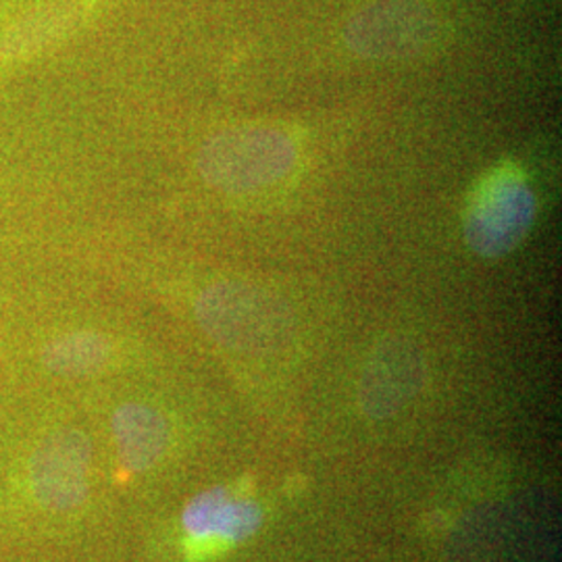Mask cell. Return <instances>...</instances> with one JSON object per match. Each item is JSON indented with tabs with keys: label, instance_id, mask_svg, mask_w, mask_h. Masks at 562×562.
<instances>
[{
	"label": "cell",
	"instance_id": "6da1fadb",
	"mask_svg": "<svg viewBox=\"0 0 562 562\" xmlns=\"http://www.w3.org/2000/svg\"><path fill=\"white\" fill-rule=\"evenodd\" d=\"M101 438L71 417L0 427V546L55 550L83 533L101 503Z\"/></svg>",
	"mask_w": 562,
	"mask_h": 562
},
{
	"label": "cell",
	"instance_id": "7a4b0ae2",
	"mask_svg": "<svg viewBox=\"0 0 562 562\" xmlns=\"http://www.w3.org/2000/svg\"><path fill=\"white\" fill-rule=\"evenodd\" d=\"M202 331L232 352L261 355L288 340V306L267 288L244 280L206 285L194 301Z\"/></svg>",
	"mask_w": 562,
	"mask_h": 562
},
{
	"label": "cell",
	"instance_id": "3957f363",
	"mask_svg": "<svg viewBox=\"0 0 562 562\" xmlns=\"http://www.w3.org/2000/svg\"><path fill=\"white\" fill-rule=\"evenodd\" d=\"M299 161V146L280 127L240 125L202 144L196 167L211 188L244 194L285 180Z\"/></svg>",
	"mask_w": 562,
	"mask_h": 562
},
{
	"label": "cell",
	"instance_id": "277c9868",
	"mask_svg": "<svg viewBox=\"0 0 562 562\" xmlns=\"http://www.w3.org/2000/svg\"><path fill=\"white\" fill-rule=\"evenodd\" d=\"M181 425L162 404L125 398L104 419L102 454L127 482H146L167 471L181 452Z\"/></svg>",
	"mask_w": 562,
	"mask_h": 562
},
{
	"label": "cell",
	"instance_id": "5b68a950",
	"mask_svg": "<svg viewBox=\"0 0 562 562\" xmlns=\"http://www.w3.org/2000/svg\"><path fill=\"white\" fill-rule=\"evenodd\" d=\"M261 504L227 485L188 498L171 522V546L181 562H206L248 542L262 527Z\"/></svg>",
	"mask_w": 562,
	"mask_h": 562
},
{
	"label": "cell",
	"instance_id": "8992f818",
	"mask_svg": "<svg viewBox=\"0 0 562 562\" xmlns=\"http://www.w3.org/2000/svg\"><path fill=\"white\" fill-rule=\"evenodd\" d=\"M538 217V196L521 171L501 167L475 190L464 217V240L482 259L510 255Z\"/></svg>",
	"mask_w": 562,
	"mask_h": 562
},
{
	"label": "cell",
	"instance_id": "52a82bcc",
	"mask_svg": "<svg viewBox=\"0 0 562 562\" xmlns=\"http://www.w3.org/2000/svg\"><path fill=\"white\" fill-rule=\"evenodd\" d=\"M442 36V21L423 0H378L346 23L344 41L362 59H411Z\"/></svg>",
	"mask_w": 562,
	"mask_h": 562
},
{
	"label": "cell",
	"instance_id": "ba28073f",
	"mask_svg": "<svg viewBox=\"0 0 562 562\" xmlns=\"http://www.w3.org/2000/svg\"><path fill=\"white\" fill-rule=\"evenodd\" d=\"M425 359L422 348L404 338H390L373 348L359 378V406L371 422H387L422 394Z\"/></svg>",
	"mask_w": 562,
	"mask_h": 562
},
{
	"label": "cell",
	"instance_id": "9c48e42d",
	"mask_svg": "<svg viewBox=\"0 0 562 562\" xmlns=\"http://www.w3.org/2000/svg\"><path fill=\"white\" fill-rule=\"evenodd\" d=\"M120 341L97 327H67L53 331L38 346L42 373L60 382L102 378L120 362Z\"/></svg>",
	"mask_w": 562,
	"mask_h": 562
},
{
	"label": "cell",
	"instance_id": "30bf717a",
	"mask_svg": "<svg viewBox=\"0 0 562 562\" xmlns=\"http://www.w3.org/2000/svg\"><path fill=\"white\" fill-rule=\"evenodd\" d=\"M81 4H60L50 7L48 11L36 13L34 18L23 21L15 27L4 42L0 44V65H11L20 60L30 59L48 48L55 41H59L65 32H69L71 23L78 18Z\"/></svg>",
	"mask_w": 562,
	"mask_h": 562
}]
</instances>
